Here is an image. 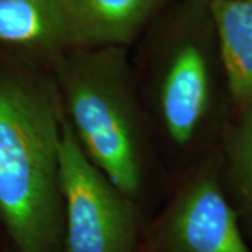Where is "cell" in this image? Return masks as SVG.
I'll return each mask as SVG.
<instances>
[{"label": "cell", "instance_id": "8992f818", "mask_svg": "<svg viewBox=\"0 0 252 252\" xmlns=\"http://www.w3.org/2000/svg\"><path fill=\"white\" fill-rule=\"evenodd\" d=\"M0 42L36 55L49 69L83 46L66 0H0Z\"/></svg>", "mask_w": 252, "mask_h": 252}, {"label": "cell", "instance_id": "277c9868", "mask_svg": "<svg viewBox=\"0 0 252 252\" xmlns=\"http://www.w3.org/2000/svg\"><path fill=\"white\" fill-rule=\"evenodd\" d=\"M61 184L64 206L62 252H143L146 219L83 152L63 122Z\"/></svg>", "mask_w": 252, "mask_h": 252}, {"label": "cell", "instance_id": "5b68a950", "mask_svg": "<svg viewBox=\"0 0 252 252\" xmlns=\"http://www.w3.org/2000/svg\"><path fill=\"white\" fill-rule=\"evenodd\" d=\"M219 149L181 172L147 221L143 252H252L219 178Z\"/></svg>", "mask_w": 252, "mask_h": 252}, {"label": "cell", "instance_id": "30bf717a", "mask_svg": "<svg viewBox=\"0 0 252 252\" xmlns=\"http://www.w3.org/2000/svg\"><path fill=\"white\" fill-rule=\"evenodd\" d=\"M0 252H17L11 245H10V243L6 245V247H3V248H0Z\"/></svg>", "mask_w": 252, "mask_h": 252}, {"label": "cell", "instance_id": "7a4b0ae2", "mask_svg": "<svg viewBox=\"0 0 252 252\" xmlns=\"http://www.w3.org/2000/svg\"><path fill=\"white\" fill-rule=\"evenodd\" d=\"M64 115L52 74L0 69V227L17 252H62Z\"/></svg>", "mask_w": 252, "mask_h": 252}, {"label": "cell", "instance_id": "52a82bcc", "mask_svg": "<svg viewBox=\"0 0 252 252\" xmlns=\"http://www.w3.org/2000/svg\"><path fill=\"white\" fill-rule=\"evenodd\" d=\"M177 0H66L83 46H127Z\"/></svg>", "mask_w": 252, "mask_h": 252}, {"label": "cell", "instance_id": "6da1fadb", "mask_svg": "<svg viewBox=\"0 0 252 252\" xmlns=\"http://www.w3.org/2000/svg\"><path fill=\"white\" fill-rule=\"evenodd\" d=\"M154 146L181 172L216 152L235 107L203 0H177L144 28L130 56Z\"/></svg>", "mask_w": 252, "mask_h": 252}, {"label": "cell", "instance_id": "9c48e42d", "mask_svg": "<svg viewBox=\"0 0 252 252\" xmlns=\"http://www.w3.org/2000/svg\"><path fill=\"white\" fill-rule=\"evenodd\" d=\"M219 178L241 225L252 240V102L235 108L219 146Z\"/></svg>", "mask_w": 252, "mask_h": 252}, {"label": "cell", "instance_id": "3957f363", "mask_svg": "<svg viewBox=\"0 0 252 252\" xmlns=\"http://www.w3.org/2000/svg\"><path fill=\"white\" fill-rule=\"evenodd\" d=\"M63 115L86 156L142 202L154 142L126 46H81L52 64Z\"/></svg>", "mask_w": 252, "mask_h": 252}, {"label": "cell", "instance_id": "ba28073f", "mask_svg": "<svg viewBox=\"0 0 252 252\" xmlns=\"http://www.w3.org/2000/svg\"><path fill=\"white\" fill-rule=\"evenodd\" d=\"M235 108L252 102V0L207 3Z\"/></svg>", "mask_w": 252, "mask_h": 252}, {"label": "cell", "instance_id": "8fae6325", "mask_svg": "<svg viewBox=\"0 0 252 252\" xmlns=\"http://www.w3.org/2000/svg\"><path fill=\"white\" fill-rule=\"evenodd\" d=\"M203 1H206V3H210V1H215V0H203Z\"/></svg>", "mask_w": 252, "mask_h": 252}]
</instances>
